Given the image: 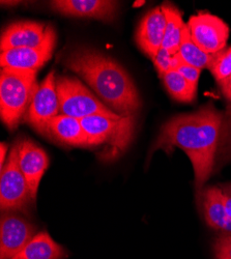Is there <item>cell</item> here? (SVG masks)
Returning <instances> with one entry per match:
<instances>
[{
	"label": "cell",
	"instance_id": "obj_7",
	"mask_svg": "<svg viewBox=\"0 0 231 259\" xmlns=\"http://www.w3.org/2000/svg\"><path fill=\"white\" fill-rule=\"evenodd\" d=\"M195 44L207 54L224 50L229 37V26L219 17L208 12H199L187 23Z\"/></svg>",
	"mask_w": 231,
	"mask_h": 259
},
{
	"label": "cell",
	"instance_id": "obj_27",
	"mask_svg": "<svg viewBox=\"0 0 231 259\" xmlns=\"http://www.w3.org/2000/svg\"><path fill=\"white\" fill-rule=\"evenodd\" d=\"M220 88L224 97L231 103V76L220 84Z\"/></svg>",
	"mask_w": 231,
	"mask_h": 259
},
{
	"label": "cell",
	"instance_id": "obj_20",
	"mask_svg": "<svg viewBox=\"0 0 231 259\" xmlns=\"http://www.w3.org/2000/svg\"><path fill=\"white\" fill-rule=\"evenodd\" d=\"M166 91L175 101L193 103L196 99L197 88L187 81L178 72L171 70L162 78Z\"/></svg>",
	"mask_w": 231,
	"mask_h": 259
},
{
	"label": "cell",
	"instance_id": "obj_11",
	"mask_svg": "<svg viewBox=\"0 0 231 259\" xmlns=\"http://www.w3.org/2000/svg\"><path fill=\"white\" fill-rule=\"evenodd\" d=\"M15 145L18 149L20 169L28 184L31 198L35 201L39 183L49 166V158L43 148L28 138L19 139Z\"/></svg>",
	"mask_w": 231,
	"mask_h": 259
},
{
	"label": "cell",
	"instance_id": "obj_28",
	"mask_svg": "<svg viewBox=\"0 0 231 259\" xmlns=\"http://www.w3.org/2000/svg\"><path fill=\"white\" fill-rule=\"evenodd\" d=\"M0 150H2V168L4 167V165L6 164V155L8 154V144L3 142L2 145H0Z\"/></svg>",
	"mask_w": 231,
	"mask_h": 259
},
{
	"label": "cell",
	"instance_id": "obj_26",
	"mask_svg": "<svg viewBox=\"0 0 231 259\" xmlns=\"http://www.w3.org/2000/svg\"><path fill=\"white\" fill-rule=\"evenodd\" d=\"M222 192V196L224 200V205L229 217H231V184H226L219 186Z\"/></svg>",
	"mask_w": 231,
	"mask_h": 259
},
{
	"label": "cell",
	"instance_id": "obj_3",
	"mask_svg": "<svg viewBox=\"0 0 231 259\" xmlns=\"http://www.w3.org/2000/svg\"><path fill=\"white\" fill-rule=\"evenodd\" d=\"M88 139L87 147L94 148L101 162L110 163L118 159L133 139L135 115L116 117L91 115L80 119Z\"/></svg>",
	"mask_w": 231,
	"mask_h": 259
},
{
	"label": "cell",
	"instance_id": "obj_19",
	"mask_svg": "<svg viewBox=\"0 0 231 259\" xmlns=\"http://www.w3.org/2000/svg\"><path fill=\"white\" fill-rule=\"evenodd\" d=\"M180 59L187 64H190L199 70L208 69L209 64L213 60V55L203 52L192 39L190 29L187 23L182 30L180 47L177 52Z\"/></svg>",
	"mask_w": 231,
	"mask_h": 259
},
{
	"label": "cell",
	"instance_id": "obj_12",
	"mask_svg": "<svg viewBox=\"0 0 231 259\" xmlns=\"http://www.w3.org/2000/svg\"><path fill=\"white\" fill-rule=\"evenodd\" d=\"M56 42L55 30L50 34L43 46L38 48H18L2 51V68L18 71L37 72L51 59Z\"/></svg>",
	"mask_w": 231,
	"mask_h": 259
},
{
	"label": "cell",
	"instance_id": "obj_2",
	"mask_svg": "<svg viewBox=\"0 0 231 259\" xmlns=\"http://www.w3.org/2000/svg\"><path fill=\"white\" fill-rule=\"evenodd\" d=\"M64 62L116 114L132 116L140 109L141 100L131 76L110 56L91 48L79 47Z\"/></svg>",
	"mask_w": 231,
	"mask_h": 259
},
{
	"label": "cell",
	"instance_id": "obj_9",
	"mask_svg": "<svg viewBox=\"0 0 231 259\" xmlns=\"http://www.w3.org/2000/svg\"><path fill=\"white\" fill-rule=\"evenodd\" d=\"M36 227L17 211H5L0 221V259H12L33 239Z\"/></svg>",
	"mask_w": 231,
	"mask_h": 259
},
{
	"label": "cell",
	"instance_id": "obj_18",
	"mask_svg": "<svg viewBox=\"0 0 231 259\" xmlns=\"http://www.w3.org/2000/svg\"><path fill=\"white\" fill-rule=\"evenodd\" d=\"M161 8L166 17V29L162 47L172 55H175L180 47L182 30L186 23L182 20L181 12L173 5L165 3Z\"/></svg>",
	"mask_w": 231,
	"mask_h": 259
},
{
	"label": "cell",
	"instance_id": "obj_14",
	"mask_svg": "<svg viewBox=\"0 0 231 259\" xmlns=\"http://www.w3.org/2000/svg\"><path fill=\"white\" fill-rule=\"evenodd\" d=\"M166 29V17L161 7L146 14L140 21L135 39L141 51L151 59L162 48Z\"/></svg>",
	"mask_w": 231,
	"mask_h": 259
},
{
	"label": "cell",
	"instance_id": "obj_5",
	"mask_svg": "<svg viewBox=\"0 0 231 259\" xmlns=\"http://www.w3.org/2000/svg\"><path fill=\"white\" fill-rule=\"evenodd\" d=\"M56 92L60 114L77 119L98 114L112 117L118 116L75 77H56Z\"/></svg>",
	"mask_w": 231,
	"mask_h": 259
},
{
	"label": "cell",
	"instance_id": "obj_10",
	"mask_svg": "<svg viewBox=\"0 0 231 259\" xmlns=\"http://www.w3.org/2000/svg\"><path fill=\"white\" fill-rule=\"evenodd\" d=\"M55 29L34 21H20L9 25L2 34V51L18 48H38L45 44Z\"/></svg>",
	"mask_w": 231,
	"mask_h": 259
},
{
	"label": "cell",
	"instance_id": "obj_24",
	"mask_svg": "<svg viewBox=\"0 0 231 259\" xmlns=\"http://www.w3.org/2000/svg\"><path fill=\"white\" fill-rule=\"evenodd\" d=\"M173 57L171 53L168 52L165 48H161L158 53L154 56L152 59L154 62V66L156 70L158 71V74L160 78H162L165 74L170 72L172 70V64H173Z\"/></svg>",
	"mask_w": 231,
	"mask_h": 259
},
{
	"label": "cell",
	"instance_id": "obj_15",
	"mask_svg": "<svg viewBox=\"0 0 231 259\" xmlns=\"http://www.w3.org/2000/svg\"><path fill=\"white\" fill-rule=\"evenodd\" d=\"M197 203L206 224L223 233H231V217H229L219 186L203 189L196 195Z\"/></svg>",
	"mask_w": 231,
	"mask_h": 259
},
{
	"label": "cell",
	"instance_id": "obj_1",
	"mask_svg": "<svg viewBox=\"0 0 231 259\" xmlns=\"http://www.w3.org/2000/svg\"><path fill=\"white\" fill-rule=\"evenodd\" d=\"M224 112L209 103L192 113L179 114L161 128L150 154L164 149L171 154L180 148L193 165L196 195L203 189L216 168V157L222 136Z\"/></svg>",
	"mask_w": 231,
	"mask_h": 259
},
{
	"label": "cell",
	"instance_id": "obj_16",
	"mask_svg": "<svg viewBox=\"0 0 231 259\" xmlns=\"http://www.w3.org/2000/svg\"><path fill=\"white\" fill-rule=\"evenodd\" d=\"M46 136L68 146L87 147V135L82 127L80 119L59 114L48 124Z\"/></svg>",
	"mask_w": 231,
	"mask_h": 259
},
{
	"label": "cell",
	"instance_id": "obj_23",
	"mask_svg": "<svg viewBox=\"0 0 231 259\" xmlns=\"http://www.w3.org/2000/svg\"><path fill=\"white\" fill-rule=\"evenodd\" d=\"M172 70H175L176 72H178L187 81H189L192 85L197 88L201 70L183 62L178 56V54H175L173 57Z\"/></svg>",
	"mask_w": 231,
	"mask_h": 259
},
{
	"label": "cell",
	"instance_id": "obj_13",
	"mask_svg": "<svg viewBox=\"0 0 231 259\" xmlns=\"http://www.w3.org/2000/svg\"><path fill=\"white\" fill-rule=\"evenodd\" d=\"M52 10L69 17L93 18L111 22L117 12V3L110 0H56L51 2Z\"/></svg>",
	"mask_w": 231,
	"mask_h": 259
},
{
	"label": "cell",
	"instance_id": "obj_6",
	"mask_svg": "<svg viewBox=\"0 0 231 259\" xmlns=\"http://www.w3.org/2000/svg\"><path fill=\"white\" fill-rule=\"evenodd\" d=\"M31 198L25 177L19 166L18 149L14 144L0 175V208L5 211H25Z\"/></svg>",
	"mask_w": 231,
	"mask_h": 259
},
{
	"label": "cell",
	"instance_id": "obj_21",
	"mask_svg": "<svg viewBox=\"0 0 231 259\" xmlns=\"http://www.w3.org/2000/svg\"><path fill=\"white\" fill-rule=\"evenodd\" d=\"M229 162H231V104L227 105L224 111L222 136L217 152L215 169H219Z\"/></svg>",
	"mask_w": 231,
	"mask_h": 259
},
{
	"label": "cell",
	"instance_id": "obj_22",
	"mask_svg": "<svg viewBox=\"0 0 231 259\" xmlns=\"http://www.w3.org/2000/svg\"><path fill=\"white\" fill-rule=\"evenodd\" d=\"M220 85L231 76V46L219 53L213 54V60L208 69Z\"/></svg>",
	"mask_w": 231,
	"mask_h": 259
},
{
	"label": "cell",
	"instance_id": "obj_25",
	"mask_svg": "<svg viewBox=\"0 0 231 259\" xmlns=\"http://www.w3.org/2000/svg\"><path fill=\"white\" fill-rule=\"evenodd\" d=\"M215 259H231V233H222L214 242Z\"/></svg>",
	"mask_w": 231,
	"mask_h": 259
},
{
	"label": "cell",
	"instance_id": "obj_8",
	"mask_svg": "<svg viewBox=\"0 0 231 259\" xmlns=\"http://www.w3.org/2000/svg\"><path fill=\"white\" fill-rule=\"evenodd\" d=\"M59 114L60 109L56 92V76L55 72L51 71L38 84L25 115V120L37 133L46 136L49 122Z\"/></svg>",
	"mask_w": 231,
	"mask_h": 259
},
{
	"label": "cell",
	"instance_id": "obj_17",
	"mask_svg": "<svg viewBox=\"0 0 231 259\" xmlns=\"http://www.w3.org/2000/svg\"><path fill=\"white\" fill-rule=\"evenodd\" d=\"M69 252L56 243L47 231H40L12 259H67Z\"/></svg>",
	"mask_w": 231,
	"mask_h": 259
},
{
	"label": "cell",
	"instance_id": "obj_4",
	"mask_svg": "<svg viewBox=\"0 0 231 259\" xmlns=\"http://www.w3.org/2000/svg\"><path fill=\"white\" fill-rule=\"evenodd\" d=\"M37 72L2 68L0 72V115L4 123L14 130L29 109L38 88Z\"/></svg>",
	"mask_w": 231,
	"mask_h": 259
}]
</instances>
